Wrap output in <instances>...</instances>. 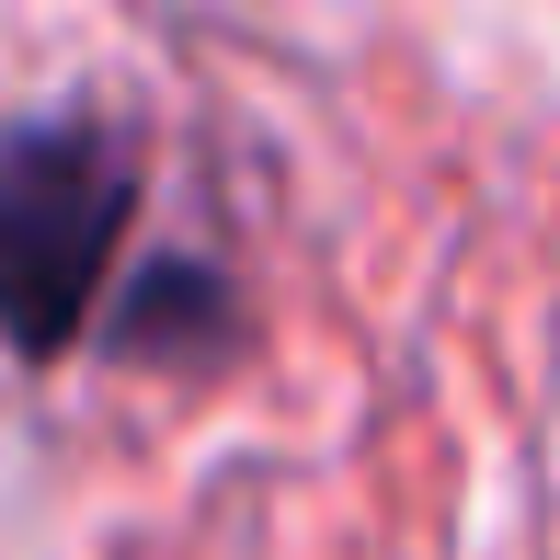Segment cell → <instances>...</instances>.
<instances>
[{
  "label": "cell",
  "instance_id": "1",
  "mask_svg": "<svg viewBox=\"0 0 560 560\" xmlns=\"http://www.w3.org/2000/svg\"><path fill=\"white\" fill-rule=\"evenodd\" d=\"M126 229H138V161L92 115H23L0 126V343L69 354L126 287Z\"/></svg>",
  "mask_w": 560,
  "mask_h": 560
},
{
  "label": "cell",
  "instance_id": "2",
  "mask_svg": "<svg viewBox=\"0 0 560 560\" xmlns=\"http://www.w3.org/2000/svg\"><path fill=\"white\" fill-rule=\"evenodd\" d=\"M104 343L115 354H138V366H195V354H218L229 343V287H218V264H138L115 287V310H104Z\"/></svg>",
  "mask_w": 560,
  "mask_h": 560
}]
</instances>
